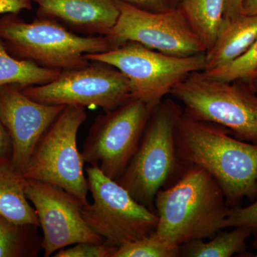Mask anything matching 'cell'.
<instances>
[{"label":"cell","mask_w":257,"mask_h":257,"mask_svg":"<svg viewBox=\"0 0 257 257\" xmlns=\"http://www.w3.org/2000/svg\"><path fill=\"white\" fill-rule=\"evenodd\" d=\"M179 160L207 171L229 208L257 198V145L235 138L221 125L193 119L184 111L175 130Z\"/></svg>","instance_id":"cell-1"},{"label":"cell","mask_w":257,"mask_h":257,"mask_svg":"<svg viewBox=\"0 0 257 257\" xmlns=\"http://www.w3.org/2000/svg\"><path fill=\"white\" fill-rule=\"evenodd\" d=\"M155 209L157 234L179 247L193 240L215 236L224 229L230 210L215 179L207 171L189 164L174 183L159 191Z\"/></svg>","instance_id":"cell-2"},{"label":"cell","mask_w":257,"mask_h":257,"mask_svg":"<svg viewBox=\"0 0 257 257\" xmlns=\"http://www.w3.org/2000/svg\"><path fill=\"white\" fill-rule=\"evenodd\" d=\"M184 109L180 103L164 99L154 109L135 155L116 182L132 197L155 211V200L161 189L182 175L186 164L176 150V126Z\"/></svg>","instance_id":"cell-3"},{"label":"cell","mask_w":257,"mask_h":257,"mask_svg":"<svg viewBox=\"0 0 257 257\" xmlns=\"http://www.w3.org/2000/svg\"><path fill=\"white\" fill-rule=\"evenodd\" d=\"M0 39L15 58L61 72L87 66L85 55L114 50L106 36H83L47 19L26 23L18 14L0 17Z\"/></svg>","instance_id":"cell-4"},{"label":"cell","mask_w":257,"mask_h":257,"mask_svg":"<svg viewBox=\"0 0 257 257\" xmlns=\"http://www.w3.org/2000/svg\"><path fill=\"white\" fill-rule=\"evenodd\" d=\"M170 94L193 119L221 125L235 138L257 145V94L244 80L222 82L195 72Z\"/></svg>","instance_id":"cell-5"},{"label":"cell","mask_w":257,"mask_h":257,"mask_svg":"<svg viewBox=\"0 0 257 257\" xmlns=\"http://www.w3.org/2000/svg\"><path fill=\"white\" fill-rule=\"evenodd\" d=\"M86 119L85 108L66 106L39 140L22 174L24 178L60 187L81 205L89 202V187L77 138Z\"/></svg>","instance_id":"cell-6"},{"label":"cell","mask_w":257,"mask_h":257,"mask_svg":"<svg viewBox=\"0 0 257 257\" xmlns=\"http://www.w3.org/2000/svg\"><path fill=\"white\" fill-rule=\"evenodd\" d=\"M92 204L81 205L88 226L109 246L118 248L156 231V212L137 202L124 187L104 175L98 165L86 168Z\"/></svg>","instance_id":"cell-7"},{"label":"cell","mask_w":257,"mask_h":257,"mask_svg":"<svg viewBox=\"0 0 257 257\" xmlns=\"http://www.w3.org/2000/svg\"><path fill=\"white\" fill-rule=\"evenodd\" d=\"M86 58L110 64L130 81L132 96L157 106L189 74L206 68L205 53L177 57L152 50L135 42Z\"/></svg>","instance_id":"cell-8"},{"label":"cell","mask_w":257,"mask_h":257,"mask_svg":"<svg viewBox=\"0 0 257 257\" xmlns=\"http://www.w3.org/2000/svg\"><path fill=\"white\" fill-rule=\"evenodd\" d=\"M155 107L132 98L99 115L83 145L81 154L84 163L99 166L104 175L117 181L138 150Z\"/></svg>","instance_id":"cell-9"},{"label":"cell","mask_w":257,"mask_h":257,"mask_svg":"<svg viewBox=\"0 0 257 257\" xmlns=\"http://www.w3.org/2000/svg\"><path fill=\"white\" fill-rule=\"evenodd\" d=\"M33 100L50 105L99 107L108 112L132 96L130 81L110 64L90 61L80 68L62 71L48 84L23 88Z\"/></svg>","instance_id":"cell-10"},{"label":"cell","mask_w":257,"mask_h":257,"mask_svg":"<svg viewBox=\"0 0 257 257\" xmlns=\"http://www.w3.org/2000/svg\"><path fill=\"white\" fill-rule=\"evenodd\" d=\"M116 1L117 22L106 35L114 49L135 42L166 55L187 57L204 54L207 49L177 7L150 12Z\"/></svg>","instance_id":"cell-11"},{"label":"cell","mask_w":257,"mask_h":257,"mask_svg":"<svg viewBox=\"0 0 257 257\" xmlns=\"http://www.w3.org/2000/svg\"><path fill=\"white\" fill-rule=\"evenodd\" d=\"M25 192L36 211L43 233L44 256H53L59 250L76 243H104L83 219L80 203L63 189L25 179Z\"/></svg>","instance_id":"cell-12"},{"label":"cell","mask_w":257,"mask_h":257,"mask_svg":"<svg viewBox=\"0 0 257 257\" xmlns=\"http://www.w3.org/2000/svg\"><path fill=\"white\" fill-rule=\"evenodd\" d=\"M20 86H0V119L13 145L12 165L22 175L43 134L64 105L42 104L25 95Z\"/></svg>","instance_id":"cell-13"},{"label":"cell","mask_w":257,"mask_h":257,"mask_svg":"<svg viewBox=\"0 0 257 257\" xmlns=\"http://www.w3.org/2000/svg\"><path fill=\"white\" fill-rule=\"evenodd\" d=\"M37 18L60 23L83 36H106L115 26L119 11L115 0H32Z\"/></svg>","instance_id":"cell-14"},{"label":"cell","mask_w":257,"mask_h":257,"mask_svg":"<svg viewBox=\"0 0 257 257\" xmlns=\"http://www.w3.org/2000/svg\"><path fill=\"white\" fill-rule=\"evenodd\" d=\"M257 38V15L224 20L215 43L205 53L209 70L229 64L242 55Z\"/></svg>","instance_id":"cell-15"},{"label":"cell","mask_w":257,"mask_h":257,"mask_svg":"<svg viewBox=\"0 0 257 257\" xmlns=\"http://www.w3.org/2000/svg\"><path fill=\"white\" fill-rule=\"evenodd\" d=\"M25 182L12 164L0 167V216L17 224L40 227L36 211L25 194Z\"/></svg>","instance_id":"cell-16"},{"label":"cell","mask_w":257,"mask_h":257,"mask_svg":"<svg viewBox=\"0 0 257 257\" xmlns=\"http://www.w3.org/2000/svg\"><path fill=\"white\" fill-rule=\"evenodd\" d=\"M177 8L204 44L207 52L210 50L224 23V0H180Z\"/></svg>","instance_id":"cell-17"},{"label":"cell","mask_w":257,"mask_h":257,"mask_svg":"<svg viewBox=\"0 0 257 257\" xmlns=\"http://www.w3.org/2000/svg\"><path fill=\"white\" fill-rule=\"evenodd\" d=\"M252 230L236 226L230 231H221L208 241L193 240L179 246V256L182 257L252 256L248 253L246 241Z\"/></svg>","instance_id":"cell-18"},{"label":"cell","mask_w":257,"mask_h":257,"mask_svg":"<svg viewBox=\"0 0 257 257\" xmlns=\"http://www.w3.org/2000/svg\"><path fill=\"white\" fill-rule=\"evenodd\" d=\"M61 71L40 67L30 61L13 57L0 39V86L15 84L22 89L44 85L55 80Z\"/></svg>","instance_id":"cell-19"},{"label":"cell","mask_w":257,"mask_h":257,"mask_svg":"<svg viewBox=\"0 0 257 257\" xmlns=\"http://www.w3.org/2000/svg\"><path fill=\"white\" fill-rule=\"evenodd\" d=\"M39 226L17 224L0 216V257H35L42 251Z\"/></svg>","instance_id":"cell-20"},{"label":"cell","mask_w":257,"mask_h":257,"mask_svg":"<svg viewBox=\"0 0 257 257\" xmlns=\"http://www.w3.org/2000/svg\"><path fill=\"white\" fill-rule=\"evenodd\" d=\"M179 246L166 242L156 231L116 248L111 257H178Z\"/></svg>","instance_id":"cell-21"},{"label":"cell","mask_w":257,"mask_h":257,"mask_svg":"<svg viewBox=\"0 0 257 257\" xmlns=\"http://www.w3.org/2000/svg\"><path fill=\"white\" fill-rule=\"evenodd\" d=\"M257 70V38L246 52L221 67L202 71L209 78L222 82L245 80Z\"/></svg>","instance_id":"cell-22"},{"label":"cell","mask_w":257,"mask_h":257,"mask_svg":"<svg viewBox=\"0 0 257 257\" xmlns=\"http://www.w3.org/2000/svg\"><path fill=\"white\" fill-rule=\"evenodd\" d=\"M236 226L248 228L257 231V198L246 207L230 208L229 214L224 220L223 227L234 228Z\"/></svg>","instance_id":"cell-23"},{"label":"cell","mask_w":257,"mask_h":257,"mask_svg":"<svg viewBox=\"0 0 257 257\" xmlns=\"http://www.w3.org/2000/svg\"><path fill=\"white\" fill-rule=\"evenodd\" d=\"M116 248L105 242L101 243L82 242L69 248L59 250L53 255L55 257H111Z\"/></svg>","instance_id":"cell-24"},{"label":"cell","mask_w":257,"mask_h":257,"mask_svg":"<svg viewBox=\"0 0 257 257\" xmlns=\"http://www.w3.org/2000/svg\"><path fill=\"white\" fill-rule=\"evenodd\" d=\"M13 145L9 133L0 119V167L13 162Z\"/></svg>","instance_id":"cell-25"},{"label":"cell","mask_w":257,"mask_h":257,"mask_svg":"<svg viewBox=\"0 0 257 257\" xmlns=\"http://www.w3.org/2000/svg\"><path fill=\"white\" fill-rule=\"evenodd\" d=\"M139 9L150 12H162L173 8L170 0H117Z\"/></svg>","instance_id":"cell-26"},{"label":"cell","mask_w":257,"mask_h":257,"mask_svg":"<svg viewBox=\"0 0 257 257\" xmlns=\"http://www.w3.org/2000/svg\"><path fill=\"white\" fill-rule=\"evenodd\" d=\"M32 9V0H0V15L19 14Z\"/></svg>","instance_id":"cell-27"},{"label":"cell","mask_w":257,"mask_h":257,"mask_svg":"<svg viewBox=\"0 0 257 257\" xmlns=\"http://www.w3.org/2000/svg\"><path fill=\"white\" fill-rule=\"evenodd\" d=\"M243 0H224V20H233L243 14Z\"/></svg>","instance_id":"cell-28"},{"label":"cell","mask_w":257,"mask_h":257,"mask_svg":"<svg viewBox=\"0 0 257 257\" xmlns=\"http://www.w3.org/2000/svg\"><path fill=\"white\" fill-rule=\"evenodd\" d=\"M243 15H257V0H243L242 6Z\"/></svg>","instance_id":"cell-29"},{"label":"cell","mask_w":257,"mask_h":257,"mask_svg":"<svg viewBox=\"0 0 257 257\" xmlns=\"http://www.w3.org/2000/svg\"><path fill=\"white\" fill-rule=\"evenodd\" d=\"M250 88L257 94V70L251 74L247 79H245Z\"/></svg>","instance_id":"cell-30"},{"label":"cell","mask_w":257,"mask_h":257,"mask_svg":"<svg viewBox=\"0 0 257 257\" xmlns=\"http://www.w3.org/2000/svg\"><path fill=\"white\" fill-rule=\"evenodd\" d=\"M252 234L253 235V239L252 246L253 248H256L257 249V231H252Z\"/></svg>","instance_id":"cell-31"},{"label":"cell","mask_w":257,"mask_h":257,"mask_svg":"<svg viewBox=\"0 0 257 257\" xmlns=\"http://www.w3.org/2000/svg\"><path fill=\"white\" fill-rule=\"evenodd\" d=\"M179 1H180V0H170L171 5H172V7H173V8H175V7H177V5L179 4Z\"/></svg>","instance_id":"cell-32"}]
</instances>
